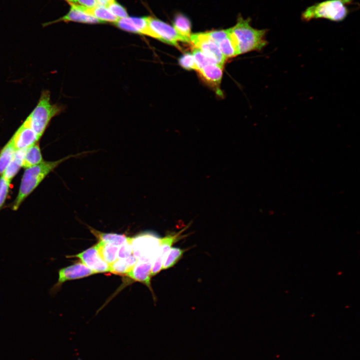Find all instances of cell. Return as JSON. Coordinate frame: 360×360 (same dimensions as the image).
Listing matches in <instances>:
<instances>
[{
  "mask_svg": "<svg viewBox=\"0 0 360 360\" xmlns=\"http://www.w3.org/2000/svg\"><path fill=\"white\" fill-rule=\"evenodd\" d=\"M148 24L154 33L156 39L179 48L178 42H185L174 28L157 18L148 16Z\"/></svg>",
  "mask_w": 360,
  "mask_h": 360,
  "instance_id": "cell-6",
  "label": "cell"
},
{
  "mask_svg": "<svg viewBox=\"0 0 360 360\" xmlns=\"http://www.w3.org/2000/svg\"><path fill=\"white\" fill-rule=\"evenodd\" d=\"M133 254L132 238L128 237L118 250V258H126Z\"/></svg>",
  "mask_w": 360,
  "mask_h": 360,
  "instance_id": "cell-27",
  "label": "cell"
},
{
  "mask_svg": "<svg viewBox=\"0 0 360 360\" xmlns=\"http://www.w3.org/2000/svg\"><path fill=\"white\" fill-rule=\"evenodd\" d=\"M137 262L138 259L132 254L125 258H117L110 264V272L116 274H126Z\"/></svg>",
  "mask_w": 360,
  "mask_h": 360,
  "instance_id": "cell-20",
  "label": "cell"
},
{
  "mask_svg": "<svg viewBox=\"0 0 360 360\" xmlns=\"http://www.w3.org/2000/svg\"><path fill=\"white\" fill-rule=\"evenodd\" d=\"M185 230L186 228H184L180 232L168 234L164 237L160 238L156 258L152 269V277L158 274L162 270L163 263L172 245L184 238L182 234Z\"/></svg>",
  "mask_w": 360,
  "mask_h": 360,
  "instance_id": "cell-7",
  "label": "cell"
},
{
  "mask_svg": "<svg viewBox=\"0 0 360 360\" xmlns=\"http://www.w3.org/2000/svg\"><path fill=\"white\" fill-rule=\"evenodd\" d=\"M50 94L44 90L41 93L37 105L24 122L40 138L51 120L64 110V107L50 102Z\"/></svg>",
  "mask_w": 360,
  "mask_h": 360,
  "instance_id": "cell-4",
  "label": "cell"
},
{
  "mask_svg": "<svg viewBox=\"0 0 360 360\" xmlns=\"http://www.w3.org/2000/svg\"><path fill=\"white\" fill-rule=\"evenodd\" d=\"M154 262L138 261L126 275L132 280L146 285L150 289L151 272Z\"/></svg>",
  "mask_w": 360,
  "mask_h": 360,
  "instance_id": "cell-13",
  "label": "cell"
},
{
  "mask_svg": "<svg viewBox=\"0 0 360 360\" xmlns=\"http://www.w3.org/2000/svg\"><path fill=\"white\" fill-rule=\"evenodd\" d=\"M39 145L36 144L24 149L22 158V167L28 168L43 162Z\"/></svg>",
  "mask_w": 360,
  "mask_h": 360,
  "instance_id": "cell-17",
  "label": "cell"
},
{
  "mask_svg": "<svg viewBox=\"0 0 360 360\" xmlns=\"http://www.w3.org/2000/svg\"><path fill=\"white\" fill-rule=\"evenodd\" d=\"M190 40V43L193 47L200 50L206 56L218 64L224 66L227 59L221 52L218 44L210 38L206 32L192 34Z\"/></svg>",
  "mask_w": 360,
  "mask_h": 360,
  "instance_id": "cell-5",
  "label": "cell"
},
{
  "mask_svg": "<svg viewBox=\"0 0 360 360\" xmlns=\"http://www.w3.org/2000/svg\"><path fill=\"white\" fill-rule=\"evenodd\" d=\"M230 28L212 30L206 32L210 38L216 44L226 38L228 34Z\"/></svg>",
  "mask_w": 360,
  "mask_h": 360,
  "instance_id": "cell-30",
  "label": "cell"
},
{
  "mask_svg": "<svg viewBox=\"0 0 360 360\" xmlns=\"http://www.w3.org/2000/svg\"><path fill=\"white\" fill-rule=\"evenodd\" d=\"M114 24L118 27L123 30L146 35L156 38L154 33L149 26L148 16L142 18L128 16L118 19Z\"/></svg>",
  "mask_w": 360,
  "mask_h": 360,
  "instance_id": "cell-10",
  "label": "cell"
},
{
  "mask_svg": "<svg viewBox=\"0 0 360 360\" xmlns=\"http://www.w3.org/2000/svg\"><path fill=\"white\" fill-rule=\"evenodd\" d=\"M24 151V149L16 150L13 158L2 175L6 180L10 183L20 168L22 167Z\"/></svg>",
  "mask_w": 360,
  "mask_h": 360,
  "instance_id": "cell-18",
  "label": "cell"
},
{
  "mask_svg": "<svg viewBox=\"0 0 360 360\" xmlns=\"http://www.w3.org/2000/svg\"><path fill=\"white\" fill-rule=\"evenodd\" d=\"M68 0V2L70 0Z\"/></svg>",
  "mask_w": 360,
  "mask_h": 360,
  "instance_id": "cell-33",
  "label": "cell"
},
{
  "mask_svg": "<svg viewBox=\"0 0 360 360\" xmlns=\"http://www.w3.org/2000/svg\"><path fill=\"white\" fill-rule=\"evenodd\" d=\"M16 150L9 140L0 152V175H2L14 156Z\"/></svg>",
  "mask_w": 360,
  "mask_h": 360,
  "instance_id": "cell-23",
  "label": "cell"
},
{
  "mask_svg": "<svg viewBox=\"0 0 360 360\" xmlns=\"http://www.w3.org/2000/svg\"><path fill=\"white\" fill-rule=\"evenodd\" d=\"M75 5L79 9L96 18L102 23L105 22L115 23L118 20V18L114 16L108 8L104 6H97L92 8H88L79 5Z\"/></svg>",
  "mask_w": 360,
  "mask_h": 360,
  "instance_id": "cell-16",
  "label": "cell"
},
{
  "mask_svg": "<svg viewBox=\"0 0 360 360\" xmlns=\"http://www.w3.org/2000/svg\"><path fill=\"white\" fill-rule=\"evenodd\" d=\"M179 64L186 70H198V67L192 54L186 52L179 59Z\"/></svg>",
  "mask_w": 360,
  "mask_h": 360,
  "instance_id": "cell-28",
  "label": "cell"
},
{
  "mask_svg": "<svg viewBox=\"0 0 360 360\" xmlns=\"http://www.w3.org/2000/svg\"><path fill=\"white\" fill-rule=\"evenodd\" d=\"M67 258H78L82 263L95 273L110 272V265L100 256L96 245L76 255Z\"/></svg>",
  "mask_w": 360,
  "mask_h": 360,
  "instance_id": "cell-9",
  "label": "cell"
},
{
  "mask_svg": "<svg viewBox=\"0 0 360 360\" xmlns=\"http://www.w3.org/2000/svg\"><path fill=\"white\" fill-rule=\"evenodd\" d=\"M224 66L218 64H210L196 70L200 77L220 96L222 93L220 85L222 76Z\"/></svg>",
  "mask_w": 360,
  "mask_h": 360,
  "instance_id": "cell-12",
  "label": "cell"
},
{
  "mask_svg": "<svg viewBox=\"0 0 360 360\" xmlns=\"http://www.w3.org/2000/svg\"><path fill=\"white\" fill-rule=\"evenodd\" d=\"M96 274L84 263H77L58 270V278L56 283L50 289V293L54 295L62 284L69 280L86 277Z\"/></svg>",
  "mask_w": 360,
  "mask_h": 360,
  "instance_id": "cell-8",
  "label": "cell"
},
{
  "mask_svg": "<svg viewBox=\"0 0 360 360\" xmlns=\"http://www.w3.org/2000/svg\"><path fill=\"white\" fill-rule=\"evenodd\" d=\"M354 0H326L308 7L301 14V20L324 18L334 22L344 20L353 9H356Z\"/></svg>",
  "mask_w": 360,
  "mask_h": 360,
  "instance_id": "cell-2",
  "label": "cell"
},
{
  "mask_svg": "<svg viewBox=\"0 0 360 360\" xmlns=\"http://www.w3.org/2000/svg\"><path fill=\"white\" fill-rule=\"evenodd\" d=\"M60 20L78 22L90 24L102 23L96 18L87 14L72 4H71V8L68 12L60 18Z\"/></svg>",
  "mask_w": 360,
  "mask_h": 360,
  "instance_id": "cell-15",
  "label": "cell"
},
{
  "mask_svg": "<svg viewBox=\"0 0 360 360\" xmlns=\"http://www.w3.org/2000/svg\"><path fill=\"white\" fill-rule=\"evenodd\" d=\"M80 154L70 155L56 161H43L38 164L26 168L23 174L18 194L13 202L12 209L16 210L24 200L44 178L61 163L72 157Z\"/></svg>",
  "mask_w": 360,
  "mask_h": 360,
  "instance_id": "cell-1",
  "label": "cell"
},
{
  "mask_svg": "<svg viewBox=\"0 0 360 360\" xmlns=\"http://www.w3.org/2000/svg\"><path fill=\"white\" fill-rule=\"evenodd\" d=\"M68 2L88 8H92L98 6V0H70Z\"/></svg>",
  "mask_w": 360,
  "mask_h": 360,
  "instance_id": "cell-31",
  "label": "cell"
},
{
  "mask_svg": "<svg viewBox=\"0 0 360 360\" xmlns=\"http://www.w3.org/2000/svg\"><path fill=\"white\" fill-rule=\"evenodd\" d=\"M172 26L184 39L185 42L190 43L191 34V23L186 16L179 14L176 16Z\"/></svg>",
  "mask_w": 360,
  "mask_h": 360,
  "instance_id": "cell-19",
  "label": "cell"
},
{
  "mask_svg": "<svg viewBox=\"0 0 360 360\" xmlns=\"http://www.w3.org/2000/svg\"><path fill=\"white\" fill-rule=\"evenodd\" d=\"M102 0V1L104 2H106V4H107L108 2H112V1H114V0Z\"/></svg>",
  "mask_w": 360,
  "mask_h": 360,
  "instance_id": "cell-32",
  "label": "cell"
},
{
  "mask_svg": "<svg viewBox=\"0 0 360 360\" xmlns=\"http://www.w3.org/2000/svg\"><path fill=\"white\" fill-rule=\"evenodd\" d=\"M192 54L198 67V70L210 64H218L215 61L206 56L200 50L193 47Z\"/></svg>",
  "mask_w": 360,
  "mask_h": 360,
  "instance_id": "cell-25",
  "label": "cell"
},
{
  "mask_svg": "<svg viewBox=\"0 0 360 360\" xmlns=\"http://www.w3.org/2000/svg\"><path fill=\"white\" fill-rule=\"evenodd\" d=\"M251 20L238 16L236 23L231 28L238 42L239 54L256 51L261 52L268 44L266 36L268 30H258L253 28Z\"/></svg>",
  "mask_w": 360,
  "mask_h": 360,
  "instance_id": "cell-3",
  "label": "cell"
},
{
  "mask_svg": "<svg viewBox=\"0 0 360 360\" xmlns=\"http://www.w3.org/2000/svg\"><path fill=\"white\" fill-rule=\"evenodd\" d=\"M40 138L24 122L18 128L10 141L16 150L25 149L37 143Z\"/></svg>",
  "mask_w": 360,
  "mask_h": 360,
  "instance_id": "cell-11",
  "label": "cell"
},
{
  "mask_svg": "<svg viewBox=\"0 0 360 360\" xmlns=\"http://www.w3.org/2000/svg\"><path fill=\"white\" fill-rule=\"evenodd\" d=\"M106 7L114 16L118 19L128 16L125 8L115 0L108 2Z\"/></svg>",
  "mask_w": 360,
  "mask_h": 360,
  "instance_id": "cell-26",
  "label": "cell"
},
{
  "mask_svg": "<svg viewBox=\"0 0 360 360\" xmlns=\"http://www.w3.org/2000/svg\"><path fill=\"white\" fill-rule=\"evenodd\" d=\"M102 258L110 265L118 258V246L99 240L96 244Z\"/></svg>",
  "mask_w": 360,
  "mask_h": 360,
  "instance_id": "cell-21",
  "label": "cell"
},
{
  "mask_svg": "<svg viewBox=\"0 0 360 360\" xmlns=\"http://www.w3.org/2000/svg\"><path fill=\"white\" fill-rule=\"evenodd\" d=\"M217 44L226 59L240 55L237 40L231 28H230L228 35Z\"/></svg>",
  "mask_w": 360,
  "mask_h": 360,
  "instance_id": "cell-14",
  "label": "cell"
},
{
  "mask_svg": "<svg viewBox=\"0 0 360 360\" xmlns=\"http://www.w3.org/2000/svg\"><path fill=\"white\" fill-rule=\"evenodd\" d=\"M186 250L172 247L163 263L162 270H166L174 266L182 258Z\"/></svg>",
  "mask_w": 360,
  "mask_h": 360,
  "instance_id": "cell-24",
  "label": "cell"
},
{
  "mask_svg": "<svg viewBox=\"0 0 360 360\" xmlns=\"http://www.w3.org/2000/svg\"><path fill=\"white\" fill-rule=\"evenodd\" d=\"M88 228L90 232L96 237L99 240L116 246H120L128 238L124 234L116 233H104L91 227L88 226Z\"/></svg>",
  "mask_w": 360,
  "mask_h": 360,
  "instance_id": "cell-22",
  "label": "cell"
},
{
  "mask_svg": "<svg viewBox=\"0 0 360 360\" xmlns=\"http://www.w3.org/2000/svg\"><path fill=\"white\" fill-rule=\"evenodd\" d=\"M10 184L1 176L0 177V210L3 206L7 198Z\"/></svg>",
  "mask_w": 360,
  "mask_h": 360,
  "instance_id": "cell-29",
  "label": "cell"
}]
</instances>
